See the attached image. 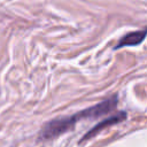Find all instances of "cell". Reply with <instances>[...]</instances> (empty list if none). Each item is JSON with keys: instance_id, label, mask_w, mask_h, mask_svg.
Returning <instances> with one entry per match:
<instances>
[{"instance_id": "1", "label": "cell", "mask_w": 147, "mask_h": 147, "mask_svg": "<svg viewBox=\"0 0 147 147\" xmlns=\"http://www.w3.org/2000/svg\"><path fill=\"white\" fill-rule=\"evenodd\" d=\"M117 103V95H114L107 100H105L101 103H98L91 108H87L74 116L70 117H65V118H60V119H54L49 123H47L42 130V137L45 138H51L54 136H57L64 131H67L68 129H70L77 121H79L80 118H87V117H98L101 115H105L107 113H109L111 109H114L116 107Z\"/></svg>"}, {"instance_id": "2", "label": "cell", "mask_w": 147, "mask_h": 147, "mask_svg": "<svg viewBox=\"0 0 147 147\" xmlns=\"http://www.w3.org/2000/svg\"><path fill=\"white\" fill-rule=\"evenodd\" d=\"M145 37H146V29L129 32L119 39V41L116 44L114 49H118V48H122L125 46H137L144 41Z\"/></svg>"}, {"instance_id": "3", "label": "cell", "mask_w": 147, "mask_h": 147, "mask_svg": "<svg viewBox=\"0 0 147 147\" xmlns=\"http://www.w3.org/2000/svg\"><path fill=\"white\" fill-rule=\"evenodd\" d=\"M124 118H125V113H121V114H118V115H115V116H113V117H110V118H108V119H106V121L101 122L100 124H98V125H96V126H95L93 130H91V131L88 132L87 137H88V136L94 134L95 132H98L99 130L103 129L105 126H107V125H111V124L117 123V122H121V121H123Z\"/></svg>"}]
</instances>
